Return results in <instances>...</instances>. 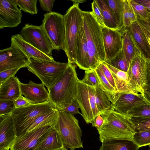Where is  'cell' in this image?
<instances>
[{
    "label": "cell",
    "mask_w": 150,
    "mask_h": 150,
    "mask_svg": "<svg viewBox=\"0 0 150 150\" xmlns=\"http://www.w3.org/2000/svg\"><path fill=\"white\" fill-rule=\"evenodd\" d=\"M95 87L77 81L76 100L81 110L82 116L87 124L95 127L96 118L101 115L96 106L95 98Z\"/></svg>",
    "instance_id": "9c48e42d"
},
{
    "label": "cell",
    "mask_w": 150,
    "mask_h": 150,
    "mask_svg": "<svg viewBox=\"0 0 150 150\" xmlns=\"http://www.w3.org/2000/svg\"><path fill=\"white\" fill-rule=\"evenodd\" d=\"M110 71L114 79L117 93L121 92H134L129 84L127 72L117 69L104 62H103Z\"/></svg>",
    "instance_id": "484cf974"
},
{
    "label": "cell",
    "mask_w": 150,
    "mask_h": 150,
    "mask_svg": "<svg viewBox=\"0 0 150 150\" xmlns=\"http://www.w3.org/2000/svg\"><path fill=\"white\" fill-rule=\"evenodd\" d=\"M20 69L17 68L6 70L0 72V83L4 81L8 78L15 76V74Z\"/></svg>",
    "instance_id": "7bdbcfd3"
},
{
    "label": "cell",
    "mask_w": 150,
    "mask_h": 150,
    "mask_svg": "<svg viewBox=\"0 0 150 150\" xmlns=\"http://www.w3.org/2000/svg\"><path fill=\"white\" fill-rule=\"evenodd\" d=\"M144 19V18H143ZM149 23H150V12H149L148 17L147 18L145 19Z\"/></svg>",
    "instance_id": "db71d44e"
},
{
    "label": "cell",
    "mask_w": 150,
    "mask_h": 150,
    "mask_svg": "<svg viewBox=\"0 0 150 150\" xmlns=\"http://www.w3.org/2000/svg\"><path fill=\"white\" fill-rule=\"evenodd\" d=\"M95 98L97 108L100 115L111 109V103L100 84L95 87Z\"/></svg>",
    "instance_id": "83f0119b"
},
{
    "label": "cell",
    "mask_w": 150,
    "mask_h": 150,
    "mask_svg": "<svg viewBox=\"0 0 150 150\" xmlns=\"http://www.w3.org/2000/svg\"><path fill=\"white\" fill-rule=\"evenodd\" d=\"M73 4L64 15L65 31V46L68 63L75 64L76 44L77 33L83 21L82 11L79 7L81 1H72Z\"/></svg>",
    "instance_id": "8992f818"
},
{
    "label": "cell",
    "mask_w": 150,
    "mask_h": 150,
    "mask_svg": "<svg viewBox=\"0 0 150 150\" xmlns=\"http://www.w3.org/2000/svg\"><path fill=\"white\" fill-rule=\"evenodd\" d=\"M11 42L19 47L28 57L34 59L54 61L52 56L42 52L26 41L21 35L17 34L11 37Z\"/></svg>",
    "instance_id": "44dd1931"
},
{
    "label": "cell",
    "mask_w": 150,
    "mask_h": 150,
    "mask_svg": "<svg viewBox=\"0 0 150 150\" xmlns=\"http://www.w3.org/2000/svg\"><path fill=\"white\" fill-rule=\"evenodd\" d=\"M100 64L106 78L117 93L114 79L110 71L106 65L103 62H101Z\"/></svg>",
    "instance_id": "b9f144b4"
},
{
    "label": "cell",
    "mask_w": 150,
    "mask_h": 150,
    "mask_svg": "<svg viewBox=\"0 0 150 150\" xmlns=\"http://www.w3.org/2000/svg\"><path fill=\"white\" fill-rule=\"evenodd\" d=\"M15 108L13 101L0 100V116L10 113Z\"/></svg>",
    "instance_id": "f35d334b"
},
{
    "label": "cell",
    "mask_w": 150,
    "mask_h": 150,
    "mask_svg": "<svg viewBox=\"0 0 150 150\" xmlns=\"http://www.w3.org/2000/svg\"><path fill=\"white\" fill-rule=\"evenodd\" d=\"M40 6L42 9L50 13L52 10L55 0H39Z\"/></svg>",
    "instance_id": "ee69618b"
},
{
    "label": "cell",
    "mask_w": 150,
    "mask_h": 150,
    "mask_svg": "<svg viewBox=\"0 0 150 150\" xmlns=\"http://www.w3.org/2000/svg\"><path fill=\"white\" fill-rule=\"evenodd\" d=\"M137 22L140 26L150 34V23L137 15Z\"/></svg>",
    "instance_id": "c3c4849f"
},
{
    "label": "cell",
    "mask_w": 150,
    "mask_h": 150,
    "mask_svg": "<svg viewBox=\"0 0 150 150\" xmlns=\"http://www.w3.org/2000/svg\"><path fill=\"white\" fill-rule=\"evenodd\" d=\"M21 95L32 104H40L49 101V92L42 83L30 81L27 83H19Z\"/></svg>",
    "instance_id": "e0dca14e"
},
{
    "label": "cell",
    "mask_w": 150,
    "mask_h": 150,
    "mask_svg": "<svg viewBox=\"0 0 150 150\" xmlns=\"http://www.w3.org/2000/svg\"><path fill=\"white\" fill-rule=\"evenodd\" d=\"M144 100L143 96L139 93L130 92H119L111 103V109L127 117L129 111Z\"/></svg>",
    "instance_id": "2e32d148"
},
{
    "label": "cell",
    "mask_w": 150,
    "mask_h": 150,
    "mask_svg": "<svg viewBox=\"0 0 150 150\" xmlns=\"http://www.w3.org/2000/svg\"><path fill=\"white\" fill-rule=\"evenodd\" d=\"M58 116V110L56 109L39 115L30 124L22 134L42 127L55 125Z\"/></svg>",
    "instance_id": "cb8c5ba5"
},
{
    "label": "cell",
    "mask_w": 150,
    "mask_h": 150,
    "mask_svg": "<svg viewBox=\"0 0 150 150\" xmlns=\"http://www.w3.org/2000/svg\"><path fill=\"white\" fill-rule=\"evenodd\" d=\"M102 143L99 150H138L139 147L132 140L117 139Z\"/></svg>",
    "instance_id": "4316f807"
},
{
    "label": "cell",
    "mask_w": 150,
    "mask_h": 150,
    "mask_svg": "<svg viewBox=\"0 0 150 150\" xmlns=\"http://www.w3.org/2000/svg\"><path fill=\"white\" fill-rule=\"evenodd\" d=\"M101 115L104 122L101 127L97 129L100 142L117 139L132 140L135 132L133 125L128 117L112 109Z\"/></svg>",
    "instance_id": "7a4b0ae2"
},
{
    "label": "cell",
    "mask_w": 150,
    "mask_h": 150,
    "mask_svg": "<svg viewBox=\"0 0 150 150\" xmlns=\"http://www.w3.org/2000/svg\"><path fill=\"white\" fill-rule=\"evenodd\" d=\"M22 17L21 10L11 0H0V29L17 26Z\"/></svg>",
    "instance_id": "5bb4252c"
},
{
    "label": "cell",
    "mask_w": 150,
    "mask_h": 150,
    "mask_svg": "<svg viewBox=\"0 0 150 150\" xmlns=\"http://www.w3.org/2000/svg\"><path fill=\"white\" fill-rule=\"evenodd\" d=\"M76 64L80 69L90 70L87 41L83 26V19L77 33L76 44Z\"/></svg>",
    "instance_id": "ac0fdd59"
},
{
    "label": "cell",
    "mask_w": 150,
    "mask_h": 150,
    "mask_svg": "<svg viewBox=\"0 0 150 150\" xmlns=\"http://www.w3.org/2000/svg\"><path fill=\"white\" fill-rule=\"evenodd\" d=\"M101 27L105 61L112 59L122 49V35L120 30L112 29L105 26Z\"/></svg>",
    "instance_id": "4fadbf2b"
},
{
    "label": "cell",
    "mask_w": 150,
    "mask_h": 150,
    "mask_svg": "<svg viewBox=\"0 0 150 150\" xmlns=\"http://www.w3.org/2000/svg\"><path fill=\"white\" fill-rule=\"evenodd\" d=\"M120 30L121 32L122 35V49L127 59L130 62L141 50L128 28Z\"/></svg>",
    "instance_id": "d4e9b609"
},
{
    "label": "cell",
    "mask_w": 150,
    "mask_h": 150,
    "mask_svg": "<svg viewBox=\"0 0 150 150\" xmlns=\"http://www.w3.org/2000/svg\"><path fill=\"white\" fill-rule=\"evenodd\" d=\"M30 58L11 42L9 47L0 50V72L17 68L27 67Z\"/></svg>",
    "instance_id": "7c38bea8"
},
{
    "label": "cell",
    "mask_w": 150,
    "mask_h": 150,
    "mask_svg": "<svg viewBox=\"0 0 150 150\" xmlns=\"http://www.w3.org/2000/svg\"><path fill=\"white\" fill-rule=\"evenodd\" d=\"M147 81L143 89V96L144 100L150 105V78L148 76Z\"/></svg>",
    "instance_id": "bcb514c9"
},
{
    "label": "cell",
    "mask_w": 150,
    "mask_h": 150,
    "mask_svg": "<svg viewBox=\"0 0 150 150\" xmlns=\"http://www.w3.org/2000/svg\"><path fill=\"white\" fill-rule=\"evenodd\" d=\"M127 28L129 30L136 44L147 61H150V46L141 27L136 21Z\"/></svg>",
    "instance_id": "603a6c76"
},
{
    "label": "cell",
    "mask_w": 150,
    "mask_h": 150,
    "mask_svg": "<svg viewBox=\"0 0 150 150\" xmlns=\"http://www.w3.org/2000/svg\"><path fill=\"white\" fill-rule=\"evenodd\" d=\"M107 1L116 19L118 30L123 29L124 0H107Z\"/></svg>",
    "instance_id": "4dcf8cb0"
},
{
    "label": "cell",
    "mask_w": 150,
    "mask_h": 150,
    "mask_svg": "<svg viewBox=\"0 0 150 150\" xmlns=\"http://www.w3.org/2000/svg\"><path fill=\"white\" fill-rule=\"evenodd\" d=\"M101 10L105 26L114 30H118L116 19L109 6L107 0H96Z\"/></svg>",
    "instance_id": "f1b7e54d"
},
{
    "label": "cell",
    "mask_w": 150,
    "mask_h": 150,
    "mask_svg": "<svg viewBox=\"0 0 150 150\" xmlns=\"http://www.w3.org/2000/svg\"><path fill=\"white\" fill-rule=\"evenodd\" d=\"M147 76L150 78V61H147Z\"/></svg>",
    "instance_id": "f5cc1de1"
},
{
    "label": "cell",
    "mask_w": 150,
    "mask_h": 150,
    "mask_svg": "<svg viewBox=\"0 0 150 150\" xmlns=\"http://www.w3.org/2000/svg\"><path fill=\"white\" fill-rule=\"evenodd\" d=\"M20 82L13 76L0 83V100L14 101L19 97L21 95Z\"/></svg>",
    "instance_id": "7402d4cb"
},
{
    "label": "cell",
    "mask_w": 150,
    "mask_h": 150,
    "mask_svg": "<svg viewBox=\"0 0 150 150\" xmlns=\"http://www.w3.org/2000/svg\"><path fill=\"white\" fill-rule=\"evenodd\" d=\"M149 150H150V144L149 145Z\"/></svg>",
    "instance_id": "6f0895ef"
},
{
    "label": "cell",
    "mask_w": 150,
    "mask_h": 150,
    "mask_svg": "<svg viewBox=\"0 0 150 150\" xmlns=\"http://www.w3.org/2000/svg\"><path fill=\"white\" fill-rule=\"evenodd\" d=\"M13 101L15 108L26 106L32 104L22 95Z\"/></svg>",
    "instance_id": "7dc6e473"
},
{
    "label": "cell",
    "mask_w": 150,
    "mask_h": 150,
    "mask_svg": "<svg viewBox=\"0 0 150 150\" xmlns=\"http://www.w3.org/2000/svg\"><path fill=\"white\" fill-rule=\"evenodd\" d=\"M147 59L140 50L130 62L127 71L132 90L142 96L147 81Z\"/></svg>",
    "instance_id": "30bf717a"
},
{
    "label": "cell",
    "mask_w": 150,
    "mask_h": 150,
    "mask_svg": "<svg viewBox=\"0 0 150 150\" xmlns=\"http://www.w3.org/2000/svg\"><path fill=\"white\" fill-rule=\"evenodd\" d=\"M104 122V120L101 115H98L95 119V127H96L97 129L100 128L102 126Z\"/></svg>",
    "instance_id": "f907efd6"
},
{
    "label": "cell",
    "mask_w": 150,
    "mask_h": 150,
    "mask_svg": "<svg viewBox=\"0 0 150 150\" xmlns=\"http://www.w3.org/2000/svg\"><path fill=\"white\" fill-rule=\"evenodd\" d=\"M59 150H71V149H68L66 148L65 147H64V148H63Z\"/></svg>",
    "instance_id": "9f6ffc18"
},
{
    "label": "cell",
    "mask_w": 150,
    "mask_h": 150,
    "mask_svg": "<svg viewBox=\"0 0 150 150\" xmlns=\"http://www.w3.org/2000/svg\"><path fill=\"white\" fill-rule=\"evenodd\" d=\"M55 127L65 147L71 150L83 148L82 132L74 115L64 110L58 111Z\"/></svg>",
    "instance_id": "277c9868"
},
{
    "label": "cell",
    "mask_w": 150,
    "mask_h": 150,
    "mask_svg": "<svg viewBox=\"0 0 150 150\" xmlns=\"http://www.w3.org/2000/svg\"><path fill=\"white\" fill-rule=\"evenodd\" d=\"M129 118L133 125L135 132L142 131H150V117H130Z\"/></svg>",
    "instance_id": "d590c367"
},
{
    "label": "cell",
    "mask_w": 150,
    "mask_h": 150,
    "mask_svg": "<svg viewBox=\"0 0 150 150\" xmlns=\"http://www.w3.org/2000/svg\"><path fill=\"white\" fill-rule=\"evenodd\" d=\"M145 35L146 40L150 46V34L147 32L144 29L141 28Z\"/></svg>",
    "instance_id": "816d5d0a"
},
{
    "label": "cell",
    "mask_w": 150,
    "mask_h": 150,
    "mask_svg": "<svg viewBox=\"0 0 150 150\" xmlns=\"http://www.w3.org/2000/svg\"><path fill=\"white\" fill-rule=\"evenodd\" d=\"M41 25L54 50L66 52L64 15L52 12L44 15Z\"/></svg>",
    "instance_id": "ba28073f"
},
{
    "label": "cell",
    "mask_w": 150,
    "mask_h": 150,
    "mask_svg": "<svg viewBox=\"0 0 150 150\" xmlns=\"http://www.w3.org/2000/svg\"><path fill=\"white\" fill-rule=\"evenodd\" d=\"M23 38L35 48L45 54L52 56L54 50L41 26L26 24L20 32Z\"/></svg>",
    "instance_id": "8fae6325"
},
{
    "label": "cell",
    "mask_w": 150,
    "mask_h": 150,
    "mask_svg": "<svg viewBox=\"0 0 150 150\" xmlns=\"http://www.w3.org/2000/svg\"><path fill=\"white\" fill-rule=\"evenodd\" d=\"M75 67V64L69 63L64 74L48 90L49 101L58 111L64 110L76 99L79 79Z\"/></svg>",
    "instance_id": "6da1fadb"
},
{
    "label": "cell",
    "mask_w": 150,
    "mask_h": 150,
    "mask_svg": "<svg viewBox=\"0 0 150 150\" xmlns=\"http://www.w3.org/2000/svg\"><path fill=\"white\" fill-rule=\"evenodd\" d=\"M128 117H150V105L144 100L133 107L127 114Z\"/></svg>",
    "instance_id": "836d02e7"
},
{
    "label": "cell",
    "mask_w": 150,
    "mask_h": 150,
    "mask_svg": "<svg viewBox=\"0 0 150 150\" xmlns=\"http://www.w3.org/2000/svg\"><path fill=\"white\" fill-rule=\"evenodd\" d=\"M16 137L11 113L0 116V149L11 147Z\"/></svg>",
    "instance_id": "d6986e66"
},
{
    "label": "cell",
    "mask_w": 150,
    "mask_h": 150,
    "mask_svg": "<svg viewBox=\"0 0 150 150\" xmlns=\"http://www.w3.org/2000/svg\"><path fill=\"white\" fill-rule=\"evenodd\" d=\"M85 75L81 81L87 85L95 87L100 84L98 79L94 70L85 71Z\"/></svg>",
    "instance_id": "74e56055"
},
{
    "label": "cell",
    "mask_w": 150,
    "mask_h": 150,
    "mask_svg": "<svg viewBox=\"0 0 150 150\" xmlns=\"http://www.w3.org/2000/svg\"><path fill=\"white\" fill-rule=\"evenodd\" d=\"M64 147L59 134L54 126L42 137L34 150H59Z\"/></svg>",
    "instance_id": "ffe728a7"
},
{
    "label": "cell",
    "mask_w": 150,
    "mask_h": 150,
    "mask_svg": "<svg viewBox=\"0 0 150 150\" xmlns=\"http://www.w3.org/2000/svg\"><path fill=\"white\" fill-rule=\"evenodd\" d=\"M82 14L89 56L90 69L94 70L105 60L101 27L91 11H82Z\"/></svg>",
    "instance_id": "3957f363"
},
{
    "label": "cell",
    "mask_w": 150,
    "mask_h": 150,
    "mask_svg": "<svg viewBox=\"0 0 150 150\" xmlns=\"http://www.w3.org/2000/svg\"><path fill=\"white\" fill-rule=\"evenodd\" d=\"M135 2L145 7L150 12V0H134Z\"/></svg>",
    "instance_id": "681fc988"
},
{
    "label": "cell",
    "mask_w": 150,
    "mask_h": 150,
    "mask_svg": "<svg viewBox=\"0 0 150 150\" xmlns=\"http://www.w3.org/2000/svg\"><path fill=\"white\" fill-rule=\"evenodd\" d=\"M94 70L96 73L102 88L108 99L111 103H113L117 93V92L110 84L105 76L100 63Z\"/></svg>",
    "instance_id": "f546056e"
},
{
    "label": "cell",
    "mask_w": 150,
    "mask_h": 150,
    "mask_svg": "<svg viewBox=\"0 0 150 150\" xmlns=\"http://www.w3.org/2000/svg\"><path fill=\"white\" fill-rule=\"evenodd\" d=\"M69 65L67 63L60 62L30 58L27 68L41 81L48 90L52 87L64 74Z\"/></svg>",
    "instance_id": "5b68a950"
},
{
    "label": "cell",
    "mask_w": 150,
    "mask_h": 150,
    "mask_svg": "<svg viewBox=\"0 0 150 150\" xmlns=\"http://www.w3.org/2000/svg\"><path fill=\"white\" fill-rule=\"evenodd\" d=\"M91 8V12L98 23L101 26H105L102 12L96 0H94L92 3Z\"/></svg>",
    "instance_id": "ab89813d"
},
{
    "label": "cell",
    "mask_w": 150,
    "mask_h": 150,
    "mask_svg": "<svg viewBox=\"0 0 150 150\" xmlns=\"http://www.w3.org/2000/svg\"><path fill=\"white\" fill-rule=\"evenodd\" d=\"M54 126L42 127L17 137L10 150H34L42 137Z\"/></svg>",
    "instance_id": "9a60e30c"
},
{
    "label": "cell",
    "mask_w": 150,
    "mask_h": 150,
    "mask_svg": "<svg viewBox=\"0 0 150 150\" xmlns=\"http://www.w3.org/2000/svg\"><path fill=\"white\" fill-rule=\"evenodd\" d=\"M11 147H7L5 148H4L0 150H10Z\"/></svg>",
    "instance_id": "11a10c76"
},
{
    "label": "cell",
    "mask_w": 150,
    "mask_h": 150,
    "mask_svg": "<svg viewBox=\"0 0 150 150\" xmlns=\"http://www.w3.org/2000/svg\"><path fill=\"white\" fill-rule=\"evenodd\" d=\"M55 109L50 101L40 104H32L15 108L11 113L17 137L23 134L28 126L38 117Z\"/></svg>",
    "instance_id": "52a82bcc"
},
{
    "label": "cell",
    "mask_w": 150,
    "mask_h": 150,
    "mask_svg": "<svg viewBox=\"0 0 150 150\" xmlns=\"http://www.w3.org/2000/svg\"><path fill=\"white\" fill-rule=\"evenodd\" d=\"M103 62L117 69L125 72L127 71L130 63L126 57L122 49L112 59Z\"/></svg>",
    "instance_id": "d6a6232c"
},
{
    "label": "cell",
    "mask_w": 150,
    "mask_h": 150,
    "mask_svg": "<svg viewBox=\"0 0 150 150\" xmlns=\"http://www.w3.org/2000/svg\"><path fill=\"white\" fill-rule=\"evenodd\" d=\"M132 141L139 147L150 144V131L144 130L135 132Z\"/></svg>",
    "instance_id": "8d00e7d4"
},
{
    "label": "cell",
    "mask_w": 150,
    "mask_h": 150,
    "mask_svg": "<svg viewBox=\"0 0 150 150\" xmlns=\"http://www.w3.org/2000/svg\"><path fill=\"white\" fill-rule=\"evenodd\" d=\"M79 108H80L78 102L75 99L70 105L63 110L70 112L74 115L76 114H79L82 115V114L79 111Z\"/></svg>",
    "instance_id": "f6af8a7d"
},
{
    "label": "cell",
    "mask_w": 150,
    "mask_h": 150,
    "mask_svg": "<svg viewBox=\"0 0 150 150\" xmlns=\"http://www.w3.org/2000/svg\"><path fill=\"white\" fill-rule=\"evenodd\" d=\"M21 10L31 15L37 14L38 10L37 7V0H11Z\"/></svg>",
    "instance_id": "e575fe53"
},
{
    "label": "cell",
    "mask_w": 150,
    "mask_h": 150,
    "mask_svg": "<svg viewBox=\"0 0 150 150\" xmlns=\"http://www.w3.org/2000/svg\"><path fill=\"white\" fill-rule=\"evenodd\" d=\"M130 1L137 15L144 19H146L149 13V11L143 5L135 2L134 0H130Z\"/></svg>",
    "instance_id": "60d3db41"
},
{
    "label": "cell",
    "mask_w": 150,
    "mask_h": 150,
    "mask_svg": "<svg viewBox=\"0 0 150 150\" xmlns=\"http://www.w3.org/2000/svg\"><path fill=\"white\" fill-rule=\"evenodd\" d=\"M123 28H128L137 21V15L130 3V0H124L123 7Z\"/></svg>",
    "instance_id": "1f68e13d"
}]
</instances>
